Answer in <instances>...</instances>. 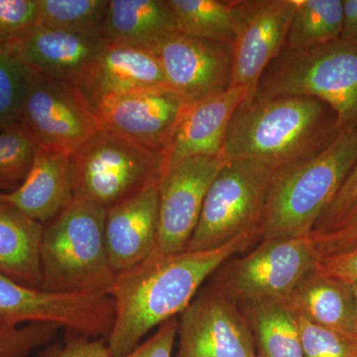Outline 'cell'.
Here are the masks:
<instances>
[{"label": "cell", "mask_w": 357, "mask_h": 357, "mask_svg": "<svg viewBox=\"0 0 357 357\" xmlns=\"http://www.w3.org/2000/svg\"><path fill=\"white\" fill-rule=\"evenodd\" d=\"M38 25L37 0H0V48L7 50Z\"/></svg>", "instance_id": "32"}, {"label": "cell", "mask_w": 357, "mask_h": 357, "mask_svg": "<svg viewBox=\"0 0 357 357\" xmlns=\"http://www.w3.org/2000/svg\"><path fill=\"white\" fill-rule=\"evenodd\" d=\"M319 260L311 234L260 241L252 250L230 258L218 268L208 286L237 306L259 300L289 299Z\"/></svg>", "instance_id": "7"}, {"label": "cell", "mask_w": 357, "mask_h": 357, "mask_svg": "<svg viewBox=\"0 0 357 357\" xmlns=\"http://www.w3.org/2000/svg\"><path fill=\"white\" fill-rule=\"evenodd\" d=\"M24 91V66L0 48V130L20 122Z\"/></svg>", "instance_id": "29"}, {"label": "cell", "mask_w": 357, "mask_h": 357, "mask_svg": "<svg viewBox=\"0 0 357 357\" xmlns=\"http://www.w3.org/2000/svg\"><path fill=\"white\" fill-rule=\"evenodd\" d=\"M319 259L357 248V199L340 222L323 232H311Z\"/></svg>", "instance_id": "33"}, {"label": "cell", "mask_w": 357, "mask_h": 357, "mask_svg": "<svg viewBox=\"0 0 357 357\" xmlns=\"http://www.w3.org/2000/svg\"><path fill=\"white\" fill-rule=\"evenodd\" d=\"M340 39L357 43V0H342Z\"/></svg>", "instance_id": "38"}, {"label": "cell", "mask_w": 357, "mask_h": 357, "mask_svg": "<svg viewBox=\"0 0 357 357\" xmlns=\"http://www.w3.org/2000/svg\"><path fill=\"white\" fill-rule=\"evenodd\" d=\"M255 342L256 357H304L299 314L289 299H265L237 306Z\"/></svg>", "instance_id": "24"}, {"label": "cell", "mask_w": 357, "mask_h": 357, "mask_svg": "<svg viewBox=\"0 0 357 357\" xmlns=\"http://www.w3.org/2000/svg\"><path fill=\"white\" fill-rule=\"evenodd\" d=\"M248 98L243 86L185 103L163 154L162 173L182 160L222 155L230 121L237 107Z\"/></svg>", "instance_id": "16"}, {"label": "cell", "mask_w": 357, "mask_h": 357, "mask_svg": "<svg viewBox=\"0 0 357 357\" xmlns=\"http://www.w3.org/2000/svg\"><path fill=\"white\" fill-rule=\"evenodd\" d=\"M105 46L102 38L38 25L6 51L37 74L79 88Z\"/></svg>", "instance_id": "17"}, {"label": "cell", "mask_w": 357, "mask_h": 357, "mask_svg": "<svg viewBox=\"0 0 357 357\" xmlns=\"http://www.w3.org/2000/svg\"><path fill=\"white\" fill-rule=\"evenodd\" d=\"M175 31L230 45L234 39L232 0H166Z\"/></svg>", "instance_id": "25"}, {"label": "cell", "mask_w": 357, "mask_h": 357, "mask_svg": "<svg viewBox=\"0 0 357 357\" xmlns=\"http://www.w3.org/2000/svg\"><path fill=\"white\" fill-rule=\"evenodd\" d=\"M167 86L157 56L150 49L105 44L79 89L89 107L102 98Z\"/></svg>", "instance_id": "19"}, {"label": "cell", "mask_w": 357, "mask_h": 357, "mask_svg": "<svg viewBox=\"0 0 357 357\" xmlns=\"http://www.w3.org/2000/svg\"><path fill=\"white\" fill-rule=\"evenodd\" d=\"M352 289H354V296H356V305H357V280L351 282Z\"/></svg>", "instance_id": "39"}, {"label": "cell", "mask_w": 357, "mask_h": 357, "mask_svg": "<svg viewBox=\"0 0 357 357\" xmlns=\"http://www.w3.org/2000/svg\"><path fill=\"white\" fill-rule=\"evenodd\" d=\"M304 357H357V342L299 316Z\"/></svg>", "instance_id": "31"}, {"label": "cell", "mask_w": 357, "mask_h": 357, "mask_svg": "<svg viewBox=\"0 0 357 357\" xmlns=\"http://www.w3.org/2000/svg\"><path fill=\"white\" fill-rule=\"evenodd\" d=\"M20 123L37 147L69 156L98 130L93 110L77 86L26 67Z\"/></svg>", "instance_id": "9"}, {"label": "cell", "mask_w": 357, "mask_h": 357, "mask_svg": "<svg viewBox=\"0 0 357 357\" xmlns=\"http://www.w3.org/2000/svg\"><path fill=\"white\" fill-rule=\"evenodd\" d=\"M357 163V130H344L316 156L275 171L260 220L261 241L311 234Z\"/></svg>", "instance_id": "3"}, {"label": "cell", "mask_w": 357, "mask_h": 357, "mask_svg": "<svg viewBox=\"0 0 357 357\" xmlns=\"http://www.w3.org/2000/svg\"><path fill=\"white\" fill-rule=\"evenodd\" d=\"M177 332L178 317H176L162 324L143 344L121 357H172Z\"/></svg>", "instance_id": "36"}, {"label": "cell", "mask_w": 357, "mask_h": 357, "mask_svg": "<svg viewBox=\"0 0 357 357\" xmlns=\"http://www.w3.org/2000/svg\"><path fill=\"white\" fill-rule=\"evenodd\" d=\"M275 170L253 160H230L206 194L187 250L218 248L259 227Z\"/></svg>", "instance_id": "8"}, {"label": "cell", "mask_w": 357, "mask_h": 357, "mask_svg": "<svg viewBox=\"0 0 357 357\" xmlns=\"http://www.w3.org/2000/svg\"><path fill=\"white\" fill-rule=\"evenodd\" d=\"M234 39L230 86H243L255 98L270 63L287 47L297 0H232Z\"/></svg>", "instance_id": "11"}, {"label": "cell", "mask_w": 357, "mask_h": 357, "mask_svg": "<svg viewBox=\"0 0 357 357\" xmlns=\"http://www.w3.org/2000/svg\"><path fill=\"white\" fill-rule=\"evenodd\" d=\"M75 199L105 210L158 184L163 159L100 130L70 156Z\"/></svg>", "instance_id": "6"}, {"label": "cell", "mask_w": 357, "mask_h": 357, "mask_svg": "<svg viewBox=\"0 0 357 357\" xmlns=\"http://www.w3.org/2000/svg\"><path fill=\"white\" fill-rule=\"evenodd\" d=\"M227 160L223 155L182 160L162 173L158 189L157 251L187 250L211 185Z\"/></svg>", "instance_id": "13"}, {"label": "cell", "mask_w": 357, "mask_h": 357, "mask_svg": "<svg viewBox=\"0 0 357 357\" xmlns=\"http://www.w3.org/2000/svg\"><path fill=\"white\" fill-rule=\"evenodd\" d=\"M175 31L166 0H109L102 27L105 44L152 50L167 33Z\"/></svg>", "instance_id": "23"}, {"label": "cell", "mask_w": 357, "mask_h": 357, "mask_svg": "<svg viewBox=\"0 0 357 357\" xmlns=\"http://www.w3.org/2000/svg\"><path fill=\"white\" fill-rule=\"evenodd\" d=\"M0 199L43 225L51 222L75 199L69 155L38 148L22 184Z\"/></svg>", "instance_id": "20"}, {"label": "cell", "mask_w": 357, "mask_h": 357, "mask_svg": "<svg viewBox=\"0 0 357 357\" xmlns=\"http://www.w3.org/2000/svg\"><path fill=\"white\" fill-rule=\"evenodd\" d=\"M152 51L167 86L189 103L222 93L231 82V46L178 31L167 33Z\"/></svg>", "instance_id": "15"}, {"label": "cell", "mask_w": 357, "mask_h": 357, "mask_svg": "<svg viewBox=\"0 0 357 357\" xmlns=\"http://www.w3.org/2000/svg\"><path fill=\"white\" fill-rule=\"evenodd\" d=\"M168 86L102 98L91 105L100 130L163 159L185 105Z\"/></svg>", "instance_id": "12"}, {"label": "cell", "mask_w": 357, "mask_h": 357, "mask_svg": "<svg viewBox=\"0 0 357 357\" xmlns=\"http://www.w3.org/2000/svg\"><path fill=\"white\" fill-rule=\"evenodd\" d=\"M261 241L259 227L210 250L156 252L115 278L109 296L114 321L107 337L112 357L126 356L148 333L176 318L191 304L204 282L229 261Z\"/></svg>", "instance_id": "1"}, {"label": "cell", "mask_w": 357, "mask_h": 357, "mask_svg": "<svg viewBox=\"0 0 357 357\" xmlns=\"http://www.w3.org/2000/svg\"><path fill=\"white\" fill-rule=\"evenodd\" d=\"M357 199V163L352 168L333 201L319 218L312 232H323L332 229L340 222Z\"/></svg>", "instance_id": "34"}, {"label": "cell", "mask_w": 357, "mask_h": 357, "mask_svg": "<svg viewBox=\"0 0 357 357\" xmlns=\"http://www.w3.org/2000/svg\"><path fill=\"white\" fill-rule=\"evenodd\" d=\"M175 357H256L255 342L236 303L208 286L178 316Z\"/></svg>", "instance_id": "14"}, {"label": "cell", "mask_w": 357, "mask_h": 357, "mask_svg": "<svg viewBox=\"0 0 357 357\" xmlns=\"http://www.w3.org/2000/svg\"><path fill=\"white\" fill-rule=\"evenodd\" d=\"M39 25L82 36L102 38L109 0H37Z\"/></svg>", "instance_id": "27"}, {"label": "cell", "mask_w": 357, "mask_h": 357, "mask_svg": "<svg viewBox=\"0 0 357 357\" xmlns=\"http://www.w3.org/2000/svg\"><path fill=\"white\" fill-rule=\"evenodd\" d=\"M150 185L107 210L105 243L115 276L133 269L157 251L158 189Z\"/></svg>", "instance_id": "18"}, {"label": "cell", "mask_w": 357, "mask_h": 357, "mask_svg": "<svg viewBox=\"0 0 357 357\" xmlns=\"http://www.w3.org/2000/svg\"><path fill=\"white\" fill-rule=\"evenodd\" d=\"M107 210L74 199L44 225L40 245L41 290L109 295L115 274L105 243Z\"/></svg>", "instance_id": "4"}, {"label": "cell", "mask_w": 357, "mask_h": 357, "mask_svg": "<svg viewBox=\"0 0 357 357\" xmlns=\"http://www.w3.org/2000/svg\"><path fill=\"white\" fill-rule=\"evenodd\" d=\"M44 225L0 199V274L41 287L40 245Z\"/></svg>", "instance_id": "22"}, {"label": "cell", "mask_w": 357, "mask_h": 357, "mask_svg": "<svg viewBox=\"0 0 357 357\" xmlns=\"http://www.w3.org/2000/svg\"><path fill=\"white\" fill-rule=\"evenodd\" d=\"M342 0H297L287 47L306 50L340 38Z\"/></svg>", "instance_id": "26"}, {"label": "cell", "mask_w": 357, "mask_h": 357, "mask_svg": "<svg viewBox=\"0 0 357 357\" xmlns=\"http://www.w3.org/2000/svg\"><path fill=\"white\" fill-rule=\"evenodd\" d=\"M60 328L49 323L23 326L0 324V357H26L34 349L51 342Z\"/></svg>", "instance_id": "30"}, {"label": "cell", "mask_w": 357, "mask_h": 357, "mask_svg": "<svg viewBox=\"0 0 357 357\" xmlns=\"http://www.w3.org/2000/svg\"><path fill=\"white\" fill-rule=\"evenodd\" d=\"M37 145L18 122L0 130V189L13 191L31 170Z\"/></svg>", "instance_id": "28"}, {"label": "cell", "mask_w": 357, "mask_h": 357, "mask_svg": "<svg viewBox=\"0 0 357 357\" xmlns=\"http://www.w3.org/2000/svg\"><path fill=\"white\" fill-rule=\"evenodd\" d=\"M40 357H112L107 342L67 333L66 342L45 351Z\"/></svg>", "instance_id": "35"}, {"label": "cell", "mask_w": 357, "mask_h": 357, "mask_svg": "<svg viewBox=\"0 0 357 357\" xmlns=\"http://www.w3.org/2000/svg\"><path fill=\"white\" fill-rule=\"evenodd\" d=\"M289 301L302 318L357 342V305L349 282L314 268L301 279Z\"/></svg>", "instance_id": "21"}, {"label": "cell", "mask_w": 357, "mask_h": 357, "mask_svg": "<svg viewBox=\"0 0 357 357\" xmlns=\"http://www.w3.org/2000/svg\"><path fill=\"white\" fill-rule=\"evenodd\" d=\"M342 132L332 109L312 96H255L234 112L222 155L276 171L316 156Z\"/></svg>", "instance_id": "2"}, {"label": "cell", "mask_w": 357, "mask_h": 357, "mask_svg": "<svg viewBox=\"0 0 357 357\" xmlns=\"http://www.w3.org/2000/svg\"><path fill=\"white\" fill-rule=\"evenodd\" d=\"M317 271L347 282L357 280V248L325 256L319 260Z\"/></svg>", "instance_id": "37"}, {"label": "cell", "mask_w": 357, "mask_h": 357, "mask_svg": "<svg viewBox=\"0 0 357 357\" xmlns=\"http://www.w3.org/2000/svg\"><path fill=\"white\" fill-rule=\"evenodd\" d=\"M114 302L105 294H64L27 287L0 274V324L49 323L84 337H109Z\"/></svg>", "instance_id": "10"}, {"label": "cell", "mask_w": 357, "mask_h": 357, "mask_svg": "<svg viewBox=\"0 0 357 357\" xmlns=\"http://www.w3.org/2000/svg\"><path fill=\"white\" fill-rule=\"evenodd\" d=\"M281 96L321 100L342 131L357 130V43L340 38L306 50L284 49L263 73L255 93Z\"/></svg>", "instance_id": "5"}]
</instances>
